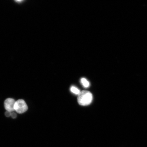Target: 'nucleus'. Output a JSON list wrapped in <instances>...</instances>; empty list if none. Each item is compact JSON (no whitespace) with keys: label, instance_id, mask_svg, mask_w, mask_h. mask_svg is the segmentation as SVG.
Listing matches in <instances>:
<instances>
[{"label":"nucleus","instance_id":"nucleus-1","mask_svg":"<svg viewBox=\"0 0 147 147\" xmlns=\"http://www.w3.org/2000/svg\"><path fill=\"white\" fill-rule=\"evenodd\" d=\"M93 95L89 91H82L78 94V104L82 106L89 105L92 101Z\"/></svg>","mask_w":147,"mask_h":147},{"label":"nucleus","instance_id":"nucleus-2","mask_svg":"<svg viewBox=\"0 0 147 147\" xmlns=\"http://www.w3.org/2000/svg\"><path fill=\"white\" fill-rule=\"evenodd\" d=\"M14 109L18 113L22 114L27 111L28 106L25 101L21 99L16 102L14 104Z\"/></svg>","mask_w":147,"mask_h":147},{"label":"nucleus","instance_id":"nucleus-3","mask_svg":"<svg viewBox=\"0 0 147 147\" xmlns=\"http://www.w3.org/2000/svg\"><path fill=\"white\" fill-rule=\"evenodd\" d=\"M16 101L13 99L8 98L5 101L4 106L5 109L7 111L13 112L14 111V106Z\"/></svg>","mask_w":147,"mask_h":147},{"label":"nucleus","instance_id":"nucleus-4","mask_svg":"<svg viewBox=\"0 0 147 147\" xmlns=\"http://www.w3.org/2000/svg\"><path fill=\"white\" fill-rule=\"evenodd\" d=\"M81 82L84 87L88 88L89 87L90 83L86 78H83L81 79Z\"/></svg>","mask_w":147,"mask_h":147},{"label":"nucleus","instance_id":"nucleus-5","mask_svg":"<svg viewBox=\"0 0 147 147\" xmlns=\"http://www.w3.org/2000/svg\"><path fill=\"white\" fill-rule=\"evenodd\" d=\"M71 92L75 94L78 95L80 93V90L78 88L75 87V86H72L71 88Z\"/></svg>","mask_w":147,"mask_h":147},{"label":"nucleus","instance_id":"nucleus-6","mask_svg":"<svg viewBox=\"0 0 147 147\" xmlns=\"http://www.w3.org/2000/svg\"><path fill=\"white\" fill-rule=\"evenodd\" d=\"M11 116L12 117V118L15 119L17 117L16 114L15 113H11Z\"/></svg>","mask_w":147,"mask_h":147},{"label":"nucleus","instance_id":"nucleus-7","mask_svg":"<svg viewBox=\"0 0 147 147\" xmlns=\"http://www.w3.org/2000/svg\"><path fill=\"white\" fill-rule=\"evenodd\" d=\"M11 112L7 111L5 113V116L7 117H9L11 116Z\"/></svg>","mask_w":147,"mask_h":147},{"label":"nucleus","instance_id":"nucleus-8","mask_svg":"<svg viewBox=\"0 0 147 147\" xmlns=\"http://www.w3.org/2000/svg\"><path fill=\"white\" fill-rule=\"evenodd\" d=\"M16 1H17L18 2H21L22 1H23V0H16Z\"/></svg>","mask_w":147,"mask_h":147}]
</instances>
